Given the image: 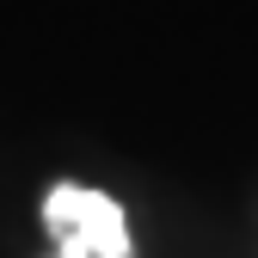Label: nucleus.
Here are the masks:
<instances>
[{
	"mask_svg": "<svg viewBox=\"0 0 258 258\" xmlns=\"http://www.w3.org/2000/svg\"><path fill=\"white\" fill-rule=\"evenodd\" d=\"M43 234H49L55 258H136L123 203L92 184H49L43 190Z\"/></svg>",
	"mask_w": 258,
	"mask_h": 258,
	"instance_id": "f257e3e1",
	"label": "nucleus"
}]
</instances>
